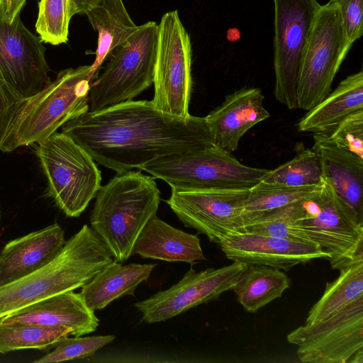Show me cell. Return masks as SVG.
Masks as SVG:
<instances>
[{"label": "cell", "mask_w": 363, "mask_h": 363, "mask_svg": "<svg viewBox=\"0 0 363 363\" xmlns=\"http://www.w3.org/2000/svg\"><path fill=\"white\" fill-rule=\"evenodd\" d=\"M62 133L116 173L140 169L163 157L213 145L204 117H175L147 100L88 111L63 125Z\"/></svg>", "instance_id": "6da1fadb"}, {"label": "cell", "mask_w": 363, "mask_h": 363, "mask_svg": "<svg viewBox=\"0 0 363 363\" xmlns=\"http://www.w3.org/2000/svg\"><path fill=\"white\" fill-rule=\"evenodd\" d=\"M91 65L61 70L38 93L0 113V150L39 143L89 111Z\"/></svg>", "instance_id": "7a4b0ae2"}, {"label": "cell", "mask_w": 363, "mask_h": 363, "mask_svg": "<svg viewBox=\"0 0 363 363\" xmlns=\"http://www.w3.org/2000/svg\"><path fill=\"white\" fill-rule=\"evenodd\" d=\"M90 224L113 259L124 262L150 219L157 214L160 191L155 177L139 171L117 173L100 187Z\"/></svg>", "instance_id": "3957f363"}, {"label": "cell", "mask_w": 363, "mask_h": 363, "mask_svg": "<svg viewBox=\"0 0 363 363\" xmlns=\"http://www.w3.org/2000/svg\"><path fill=\"white\" fill-rule=\"evenodd\" d=\"M113 260L97 234L84 225L49 264L0 286V320L46 297L81 288Z\"/></svg>", "instance_id": "277c9868"}, {"label": "cell", "mask_w": 363, "mask_h": 363, "mask_svg": "<svg viewBox=\"0 0 363 363\" xmlns=\"http://www.w3.org/2000/svg\"><path fill=\"white\" fill-rule=\"evenodd\" d=\"M157 24L148 21L116 48L90 85L89 111L131 101L153 83Z\"/></svg>", "instance_id": "5b68a950"}, {"label": "cell", "mask_w": 363, "mask_h": 363, "mask_svg": "<svg viewBox=\"0 0 363 363\" xmlns=\"http://www.w3.org/2000/svg\"><path fill=\"white\" fill-rule=\"evenodd\" d=\"M38 144L50 196L67 216H79L101 187V171L94 160L63 133L55 132Z\"/></svg>", "instance_id": "8992f818"}, {"label": "cell", "mask_w": 363, "mask_h": 363, "mask_svg": "<svg viewBox=\"0 0 363 363\" xmlns=\"http://www.w3.org/2000/svg\"><path fill=\"white\" fill-rule=\"evenodd\" d=\"M140 169L171 187L182 189H250L269 171L245 165L231 153L214 145L161 157Z\"/></svg>", "instance_id": "52a82bcc"}, {"label": "cell", "mask_w": 363, "mask_h": 363, "mask_svg": "<svg viewBox=\"0 0 363 363\" xmlns=\"http://www.w3.org/2000/svg\"><path fill=\"white\" fill-rule=\"evenodd\" d=\"M296 222L313 242L329 254L333 269L363 260L362 216L324 180L321 191L305 201Z\"/></svg>", "instance_id": "ba28073f"}, {"label": "cell", "mask_w": 363, "mask_h": 363, "mask_svg": "<svg viewBox=\"0 0 363 363\" xmlns=\"http://www.w3.org/2000/svg\"><path fill=\"white\" fill-rule=\"evenodd\" d=\"M352 45L337 6L331 1L320 5L299 72L298 108L308 111L331 92L333 79Z\"/></svg>", "instance_id": "9c48e42d"}, {"label": "cell", "mask_w": 363, "mask_h": 363, "mask_svg": "<svg viewBox=\"0 0 363 363\" xmlns=\"http://www.w3.org/2000/svg\"><path fill=\"white\" fill-rule=\"evenodd\" d=\"M154 96L159 111L189 118L192 90L191 44L177 11L165 13L157 24Z\"/></svg>", "instance_id": "30bf717a"}, {"label": "cell", "mask_w": 363, "mask_h": 363, "mask_svg": "<svg viewBox=\"0 0 363 363\" xmlns=\"http://www.w3.org/2000/svg\"><path fill=\"white\" fill-rule=\"evenodd\" d=\"M274 7V68L276 99L298 108L297 86L303 57L320 6L317 0H272Z\"/></svg>", "instance_id": "8fae6325"}, {"label": "cell", "mask_w": 363, "mask_h": 363, "mask_svg": "<svg viewBox=\"0 0 363 363\" xmlns=\"http://www.w3.org/2000/svg\"><path fill=\"white\" fill-rule=\"evenodd\" d=\"M302 362L363 363V296L323 320L287 335Z\"/></svg>", "instance_id": "7c38bea8"}, {"label": "cell", "mask_w": 363, "mask_h": 363, "mask_svg": "<svg viewBox=\"0 0 363 363\" xmlns=\"http://www.w3.org/2000/svg\"><path fill=\"white\" fill-rule=\"evenodd\" d=\"M171 189L166 202L185 227L217 244L225 235L242 231L250 189Z\"/></svg>", "instance_id": "4fadbf2b"}, {"label": "cell", "mask_w": 363, "mask_h": 363, "mask_svg": "<svg viewBox=\"0 0 363 363\" xmlns=\"http://www.w3.org/2000/svg\"><path fill=\"white\" fill-rule=\"evenodd\" d=\"M247 267L245 263L234 261L228 266L200 272L191 267L176 284L136 302L134 306L147 323L169 320L233 290Z\"/></svg>", "instance_id": "5bb4252c"}, {"label": "cell", "mask_w": 363, "mask_h": 363, "mask_svg": "<svg viewBox=\"0 0 363 363\" xmlns=\"http://www.w3.org/2000/svg\"><path fill=\"white\" fill-rule=\"evenodd\" d=\"M45 50L20 15L11 23L0 18V76L22 97L38 93L51 82Z\"/></svg>", "instance_id": "9a60e30c"}, {"label": "cell", "mask_w": 363, "mask_h": 363, "mask_svg": "<svg viewBox=\"0 0 363 363\" xmlns=\"http://www.w3.org/2000/svg\"><path fill=\"white\" fill-rule=\"evenodd\" d=\"M225 257L247 265H263L289 270L329 254L314 242L238 232L225 235L218 243Z\"/></svg>", "instance_id": "2e32d148"}, {"label": "cell", "mask_w": 363, "mask_h": 363, "mask_svg": "<svg viewBox=\"0 0 363 363\" xmlns=\"http://www.w3.org/2000/svg\"><path fill=\"white\" fill-rule=\"evenodd\" d=\"M264 95L258 88L238 90L205 116L214 145L230 152L235 151L241 138L270 115L263 106Z\"/></svg>", "instance_id": "e0dca14e"}, {"label": "cell", "mask_w": 363, "mask_h": 363, "mask_svg": "<svg viewBox=\"0 0 363 363\" xmlns=\"http://www.w3.org/2000/svg\"><path fill=\"white\" fill-rule=\"evenodd\" d=\"M0 323L64 327L70 330L72 335L79 337L94 332L99 320L80 293L71 290L25 306L6 315Z\"/></svg>", "instance_id": "ac0fdd59"}, {"label": "cell", "mask_w": 363, "mask_h": 363, "mask_svg": "<svg viewBox=\"0 0 363 363\" xmlns=\"http://www.w3.org/2000/svg\"><path fill=\"white\" fill-rule=\"evenodd\" d=\"M65 243L64 231L57 223L10 240L0 252V286L47 265Z\"/></svg>", "instance_id": "d6986e66"}, {"label": "cell", "mask_w": 363, "mask_h": 363, "mask_svg": "<svg viewBox=\"0 0 363 363\" xmlns=\"http://www.w3.org/2000/svg\"><path fill=\"white\" fill-rule=\"evenodd\" d=\"M323 178L344 202L362 216L363 159L336 145L328 133L314 134Z\"/></svg>", "instance_id": "ffe728a7"}, {"label": "cell", "mask_w": 363, "mask_h": 363, "mask_svg": "<svg viewBox=\"0 0 363 363\" xmlns=\"http://www.w3.org/2000/svg\"><path fill=\"white\" fill-rule=\"evenodd\" d=\"M133 254L143 258L183 262L191 266L206 259L197 235L176 228L153 216L138 236Z\"/></svg>", "instance_id": "44dd1931"}, {"label": "cell", "mask_w": 363, "mask_h": 363, "mask_svg": "<svg viewBox=\"0 0 363 363\" xmlns=\"http://www.w3.org/2000/svg\"><path fill=\"white\" fill-rule=\"evenodd\" d=\"M155 263L123 265L113 260L81 287L80 294L93 311L106 307L114 300L134 296L138 286L149 279Z\"/></svg>", "instance_id": "7402d4cb"}, {"label": "cell", "mask_w": 363, "mask_h": 363, "mask_svg": "<svg viewBox=\"0 0 363 363\" xmlns=\"http://www.w3.org/2000/svg\"><path fill=\"white\" fill-rule=\"evenodd\" d=\"M363 110V72L347 76L321 102L299 121V131L314 134L331 131L350 114Z\"/></svg>", "instance_id": "603a6c76"}, {"label": "cell", "mask_w": 363, "mask_h": 363, "mask_svg": "<svg viewBox=\"0 0 363 363\" xmlns=\"http://www.w3.org/2000/svg\"><path fill=\"white\" fill-rule=\"evenodd\" d=\"M98 33L96 58L91 65L89 79H95L113 50L125 43L138 29L122 0H102L85 13Z\"/></svg>", "instance_id": "cb8c5ba5"}, {"label": "cell", "mask_w": 363, "mask_h": 363, "mask_svg": "<svg viewBox=\"0 0 363 363\" xmlns=\"http://www.w3.org/2000/svg\"><path fill=\"white\" fill-rule=\"evenodd\" d=\"M290 279L281 269L251 264L240 275L233 290L238 302L249 313H256L281 296Z\"/></svg>", "instance_id": "d4e9b609"}, {"label": "cell", "mask_w": 363, "mask_h": 363, "mask_svg": "<svg viewBox=\"0 0 363 363\" xmlns=\"http://www.w3.org/2000/svg\"><path fill=\"white\" fill-rule=\"evenodd\" d=\"M362 296L363 260H359L340 269L337 278L326 284L323 294L309 311L306 323L328 318Z\"/></svg>", "instance_id": "484cf974"}, {"label": "cell", "mask_w": 363, "mask_h": 363, "mask_svg": "<svg viewBox=\"0 0 363 363\" xmlns=\"http://www.w3.org/2000/svg\"><path fill=\"white\" fill-rule=\"evenodd\" d=\"M322 186H289L260 181L250 189L244 213V225L261 214L318 194ZM244 226V225H243Z\"/></svg>", "instance_id": "4316f807"}, {"label": "cell", "mask_w": 363, "mask_h": 363, "mask_svg": "<svg viewBox=\"0 0 363 363\" xmlns=\"http://www.w3.org/2000/svg\"><path fill=\"white\" fill-rule=\"evenodd\" d=\"M69 335L70 330L64 327L0 323V354L23 349L48 351Z\"/></svg>", "instance_id": "83f0119b"}, {"label": "cell", "mask_w": 363, "mask_h": 363, "mask_svg": "<svg viewBox=\"0 0 363 363\" xmlns=\"http://www.w3.org/2000/svg\"><path fill=\"white\" fill-rule=\"evenodd\" d=\"M261 182L289 186H322L319 156L313 149L298 145L296 155L291 160L269 170Z\"/></svg>", "instance_id": "f1b7e54d"}, {"label": "cell", "mask_w": 363, "mask_h": 363, "mask_svg": "<svg viewBox=\"0 0 363 363\" xmlns=\"http://www.w3.org/2000/svg\"><path fill=\"white\" fill-rule=\"evenodd\" d=\"M305 201L264 213L245 223L242 232L313 242L296 222L303 210Z\"/></svg>", "instance_id": "f546056e"}, {"label": "cell", "mask_w": 363, "mask_h": 363, "mask_svg": "<svg viewBox=\"0 0 363 363\" xmlns=\"http://www.w3.org/2000/svg\"><path fill=\"white\" fill-rule=\"evenodd\" d=\"M72 16L70 0H40L35 29L42 42L53 45L67 43Z\"/></svg>", "instance_id": "4dcf8cb0"}, {"label": "cell", "mask_w": 363, "mask_h": 363, "mask_svg": "<svg viewBox=\"0 0 363 363\" xmlns=\"http://www.w3.org/2000/svg\"><path fill=\"white\" fill-rule=\"evenodd\" d=\"M115 336L96 335L81 337H68L59 341L52 352H48L35 363L61 362L82 359L93 355L97 350L113 342Z\"/></svg>", "instance_id": "1f68e13d"}, {"label": "cell", "mask_w": 363, "mask_h": 363, "mask_svg": "<svg viewBox=\"0 0 363 363\" xmlns=\"http://www.w3.org/2000/svg\"><path fill=\"white\" fill-rule=\"evenodd\" d=\"M328 133L336 145L363 159V110L347 116Z\"/></svg>", "instance_id": "d6a6232c"}, {"label": "cell", "mask_w": 363, "mask_h": 363, "mask_svg": "<svg viewBox=\"0 0 363 363\" xmlns=\"http://www.w3.org/2000/svg\"><path fill=\"white\" fill-rule=\"evenodd\" d=\"M339 9L349 41L353 43L363 34V0H330Z\"/></svg>", "instance_id": "836d02e7"}, {"label": "cell", "mask_w": 363, "mask_h": 363, "mask_svg": "<svg viewBox=\"0 0 363 363\" xmlns=\"http://www.w3.org/2000/svg\"><path fill=\"white\" fill-rule=\"evenodd\" d=\"M26 0H0V18L11 23L20 15Z\"/></svg>", "instance_id": "e575fe53"}, {"label": "cell", "mask_w": 363, "mask_h": 363, "mask_svg": "<svg viewBox=\"0 0 363 363\" xmlns=\"http://www.w3.org/2000/svg\"><path fill=\"white\" fill-rule=\"evenodd\" d=\"M22 98L0 76V113Z\"/></svg>", "instance_id": "d590c367"}, {"label": "cell", "mask_w": 363, "mask_h": 363, "mask_svg": "<svg viewBox=\"0 0 363 363\" xmlns=\"http://www.w3.org/2000/svg\"><path fill=\"white\" fill-rule=\"evenodd\" d=\"M102 0H70L71 12L75 14H85L87 11L99 4Z\"/></svg>", "instance_id": "8d00e7d4"}, {"label": "cell", "mask_w": 363, "mask_h": 363, "mask_svg": "<svg viewBox=\"0 0 363 363\" xmlns=\"http://www.w3.org/2000/svg\"><path fill=\"white\" fill-rule=\"evenodd\" d=\"M1 206H0V220H1Z\"/></svg>", "instance_id": "74e56055"}]
</instances>
